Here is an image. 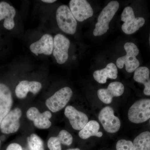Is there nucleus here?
<instances>
[{
  "label": "nucleus",
  "mask_w": 150,
  "mask_h": 150,
  "mask_svg": "<svg viewBox=\"0 0 150 150\" xmlns=\"http://www.w3.org/2000/svg\"><path fill=\"white\" fill-rule=\"evenodd\" d=\"M119 8L117 1H111L101 11L98 18L93 34L94 36H100L105 34L109 29V23L113 18Z\"/></svg>",
  "instance_id": "nucleus-1"
},
{
  "label": "nucleus",
  "mask_w": 150,
  "mask_h": 150,
  "mask_svg": "<svg viewBox=\"0 0 150 150\" xmlns=\"http://www.w3.org/2000/svg\"><path fill=\"white\" fill-rule=\"evenodd\" d=\"M56 20L58 26L62 31L70 35L75 34L77 22L68 6L63 5L58 8L56 11Z\"/></svg>",
  "instance_id": "nucleus-2"
},
{
  "label": "nucleus",
  "mask_w": 150,
  "mask_h": 150,
  "mask_svg": "<svg viewBox=\"0 0 150 150\" xmlns=\"http://www.w3.org/2000/svg\"><path fill=\"white\" fill-rule=\"evenodd\" d=\"M124 48L126 52V55L117 59L116 65L119 69H122L125 65L126 71L128 73L133 72L140 66L139 62L136 58L139 51L137 45L132 42L125 43Z\"/></svg>",
  "instance_id": "nucleus-3"
},
{
  "label": "nucleus",
  "mask_w": 150,
  "mask_h": 150,
  "mask_svg": "<svg viewBox=\"0 0 150 150\" xmlns=\"http://www.w3.org/2000/svg\"><path fill=\"white\" fill-rule=\"evenodd\" d=\"M129 121L134 123H144L150 118V99L139 100L134 103L128 113Z\"/></svg>",
  "instance_id": "nucleus-4"
},
{
  "label": "nucleus",
  "mask_w": 150,
  "mask_h": 150,
  "mask_svg": "<svg viewBox=\"0 0 150 150\" xmlns=\"http://www.w3.org/2000/svg\"><path fill=\"white\" fill-rule=\"evenodd\" d=\"M72 95V91L69 87H65L60 89L46 100V106L52 112H58L67 105Z\"/></svg>",
  "instance_id": "nucleus-5"
},
{
  "label": "nucleus",
  "mask_w": 150,
  "mask_h": 150,
  "mask_svg": "<svg viewBox=\"0 0 150 150\" xmlns=\"http://www.w3.org/2000/svg\"><path fill=\"white\" fill-rule=\"evenodd\" d=\"M121 20L124 23L122 25V30L126 34H132L144 26L145 20L143 17H135L133 9L127 6L121 14Z\"/></svg>",
  "instance_id": "nucleus-6"
},
{
  "label": "nucleus",
  "mask_w": 150,
  "mask_h": 150,
  "mask_svg": "<svg viewBox=\"0 0 150 150\" xmlns=\"http://www.w3.org/2000/svg\"><path fill=\"white\" fill-rule=\"evenodd\" d=\"M114 110L110 106H105L100 110L98 119L103 127L108 133L118 132L121 127V122L118 117L114 115Z\"/></svg>",
  "instance_id": "nucleus-7"
},
{
  "label": "nucleus",
  "mask_w": 150,
  "mask_h": 150,
  "mask_svg": "<svg viewBox=\"0 0 150 150\" xmlns=\"http://www.w3.org/2000/svg\"><path fill=\"white\" fill-rule=\"evenodd\" d=\"M54 45L53 56L56 62L59 64H64L69 58L70 40L65 35L57 34L54 38Z\"/></svg>",
  "instance_id": "nucleus-8"
},
{
  "label": "nucleus",
  "mask_w": 150,
  "mask_h": 150,
  "mask_svg": "<svg viewBox=\"0 0 150 150\" xmlns=\"http://www.w3.org/2000/svg\"><path fill=\"white\" fill-rule=\"evenodd\" d=\"M22 112L19 108H16L11 110L4 118L0 124V129L2 133L10 134L18 131L20 126V120Z\"/></svg>",
  "instance_id": "nucleus-9"
},
{
  "label": "nucleus",
  "mask_w": 150,
  "mask_h": 150,
  "mask_svg": "<svg viewBox=\"0 0 150 150\" xmlns=\"http://www.w3.org/2000/svg\"><path fill=\"white\" fill-rule=\"evenodd\" d=\"M69 8L75 19L79 22L83 21L93 14L92 8L86 0H71Z\"/></svg>",
  "instance_id": "nucleus-10"
},
{
  "label": "nucleus",
  "mask_w": 150,
  "mask_h": 150,
  "mask_svg": "<svg viewBox=\"0 0 150 150\" xmlns=\"http://www.w3.org/2000/svg\"><path fill=\"white\" fill-rule=\"evenodd\" d=\"M26 116L29 120L33 122L34 126L38 129H48L51 126L50 119L52 117V114L48 110L40 113L36 108L31 107L27 110Z\"/></svg>",
  "instance_id": "nucleus-11"
},
{
  "label": "nucleus",
  "mask_w": 150,
  "mask_h": 150,
  "mask_svg": "<svg viewBox=\"0 0 150 150\" xmlns=\"http://www.w3.org/2000/svg\"><path fill=\"white\" fill-rule=\"evenodd\" d=\"M124 85L120 82L110 83L107 88L99 89L97 91L99 99L106 104H110L114 97L121 96L124 93Z\"/></svg>",
  "instance_id": "nucleus-12"
},
{
  "label": "nucleus",
  "mask_w": 150,
  "mask_h": 150,
  "mask_svg": "<svg viewBox=\"0 0 150 150\" xmlns=\"http://www.w3.org/2000/svg\"><path fill=\"white\" fill-rule=\"evenodd\" d=\"M54 47V38L50 34H46L32 43L30 46V50L36 56L41 54L50 56L53 53Z\"/></svg>",
  "instance_id": "nucleus-13"
},
{
  "label": "nucleus",
  "mask_w": 150,
  "mask_h": 150,
  "mask_svg": "<svg viewBox=\"0 0 150 150\" xmlns=\"http://www.w3.org/2000/svg\"><path fill=\"white\" fill-rule=\"evenodd\" d=\"M64 114L75 130L80 131L88 122V117L85 113L79 111L71 105H68L66 108Z\"/></svg>",
  "instance_id": "nucleus-14"
},
{
  "label": "nucleus",
  "mask_w": 150,
  "mask_h": 150,
  "mask_svg": "<svg viewBox=\"0 0 150 150\" xmlns=\"http://www.w3.org/2000/svg\"><path fill=\"white\" fill-rule=\"evenodd\" d=\"M13 103L10 89L6 85L0 83V124L11 111Z\"/></svg>",
  "instance_id": "nucleus-15"
},
{
  "label": "nucleus",
  "mask_w": 150,
  "mask_h": 150,
  "mask_svg": "<svg viewBox=\"0 0 150 150\" xmlns=\"http://www.w3.org/2000/svg\"><path fill=\"white\" fill-rule=\"evenodd\" d=\"M42 87V84L39 82L22 81L19 83L16 88V95L20 99H23L27 96L28 92L36 94L40 91Z\"/></svg>",
  "instance_id": "nucleus-16"
},
{
  "label": "nucleus",
  "mask_w": 150,
  "mask_h": 150,
  "mask_svg": "<svg viewBox=\"0 0 150 150\" xmlns=\"http://www.w3.org/2000/svg\"><path fill=\"white\" fill-rule=\"evenodd\" d=\"M16 14L15 9L5 1L0 2V21L4 19V27L11 30L15 26L14 18Z\"/></svg>",
  "instance_id": "nucleus-17"
},
{
  "label": "nucleus",
  "mask_w": 150,
  "mask_h": 150,
  "mask_svg": "<svg viewBox=\"0 0 150 150\" xmlns=\"http://www.w3.org/2000/svg\"><path fill=\"white\" fill-rule=\"evenodd\" d=\"M94 79L98 83H105L108 78L115 79L118 76V69L113 63L108 64L104 69L96 70L93 74Z\"/></svg>",
  "instance_id": "nucleus-18"
},
{
  "label": "nucleus",
  "mask_w": 150,
  "mask_h": 150,
  "mask_svg": "<svg viewBox=\"0 0 150 150\" xmlns=\"http://www.w3.org/2000/svg\"><path fill=\"white\" fill-rule=\"evenodd\" d=\"M150 70L146 67H139L134 71V79L137 82L143 84L145 86L144 93L150 96Z\"/></svg>",
  "instance_id": "nucleus-19"
},
{
  "label": "nucleus",
  "mask_w": 150,
  "mask_h": 150,
  "mask_svg": "<svg viewBox=\"0 0 150 150\" xmlns=\"http://www.w3.org/2000/svg\"><path fill=\"white\" fill-rule=\"evenodd\" d=\"M100 125L97 121L91 120L88 121L79 132V136L81 139H87L91 137H101L103 134L99 131Z\"/></svg>",
  "instance_id": "nucleus-20"
},
{
  "label": "nucleus",
  "mask_w": 150,
  "mask_h": 150,
  "mask_svg": "<svg viewBox=\"0 0 150 150\" xmlns=\"http://www.w3.org/2000/svg\"><path fill=\"white\" fill-rule=\"evenodd\" d=\"M134 150H150V132L145 131L134 139Z\"/></svg>",
  "instance_id": "nucleus-21"
},
{
  "label": "nucleus",
  "mask_w": 150,
  "mask_h": 150,
  "mask_svg": "<svg viewBox=\"0 0 150 150\" xmlns=\"http://www.w3.org/2000/svg\"><path fill=\"white\" fill-rule=\"evenodd\" d=\"M30 150H44V144L42 139L35 134L27 138Z\"/></svg>",
  "instance_id": "nucleus-22"
},
{
  "label": "nucleus",
  "mask_w": 150,
  "mask_h": 150,
  "mask_svg": "<svg viewBox=\"0 0 150 150\" xmlns=\"http://www.w3.org/2000/svg\"><path fill=\"white\" fill-rule=\"evenodd\" d=\"M57 137L60 141V143L62 144L69 146L72 144V136L68 131L66 130H63L60 131Z\"/></svg>",
  "instance_id": "nucleus-23"
},
{
  "label": "nucleus",
  "mask_w": 150,
  "mask_h": 150,
  "mask_svg": "<svg viewBox=\"0 0 150 150\" xmlns=\"http://www.w3.org/2000/svg\"><path fill=\"white\" fill-rule=\"evenodd\" d=\"M116 150H134L133 142L125 139L119 140L116 143Z\"/></svg>",
  "instance_id": "nucleus-24"
},
{
  "label": "nucleus",
  "mask_w": 150,
  "mask_h": 150,
  "mask_svg": "<svg viewBox=\"0 0 150 150\" xmlns=\"http://www.w3.org/2000/svg\"><path fill=\"white\" fill-rule=\"evenodd\" d=\"M48 147L50 150H62L61 143L57 137H51L48 142Z\"/></svg>",
  "instance_id": "nucleus-25"
},
{
  "label": "nucleus",
  "mask_w": 150,
  "mask_h": 150,
  "mask_svg": "<svg viewBox=\"0 0 150 150\" xmlns=\"http://www.w3.org/2000/svg\"><path fill=\"white\" fill-rule=\"evenodd\" d=\"M6 150H23L20 145L17 143H13L9 145Z\"/></svg>",
  "instance_id": "nucleus-26"
},
{
  "label": "nucleus",
  "mask_w": 150,
  "mask_h": 150,
  "mask_svg": "<svg viewBox=\"0 0 150 150\" xmlns=\"http://www.w3.org/2000/svg\"><path fill=\"white\" fill-rule=\"evenodd\" d=\"M42 2L44 3H49V4H51V3H53L56 2V0H42Z\"/></svg>",
  "instance_id": "nucleus-27"
},
{
  "label": "nucleus",
  "mask_w": 150,
  "mask_h": 150,
  "mask_svg": "<svg viewBox=\"0 0 150 150\" xmlns=\"http://www.w3.org/2000/svg\"><path fill=\"white\" fill-rule=\"evenodd\" d=\"M67 150H81L79 148H75V149H69Z\"/></svg>",
  "instance_id": "nucleus-28"
},
{
  "label": "nucleus",
  "mask_w": 150,
  "mask_h": 150,
  "mask_svg": "<svg viewBox=\"0 0 150 150\" xmlns=\"http://www.w3.org/2000/svg\"><path fill=\"white\" fill-rule=\"evenodd\" d=\"M149 45H150V33L149 39Z\"/></svg>",
  "instance_id": "nucleus-29"
},
{
  "label": "nucleus",
  "mask_w": 150,
  "mask_h": 150,
  "mask_svg": "<svg viewBox=\"0 0 150 150\" xmlns=\"http://www.w3.org/2000/svg\"><path fill=\"white\" fill-rule=\"evenodd\" d=\"M0 145H1V140H0Z\"/></svg>",
  "instance_id": "nucleus-30"
},
{
  "label": "nucleus",
  "mask_w": 150,
  "mask_h": 150,
  "mask_svg": "<svg viewBox=\"0 0 150 150\" xmlns=\"http://www.w3.org/2000/svg\"></svg>",
  "instance_id": "nucleus-31"
}]
</instances>
